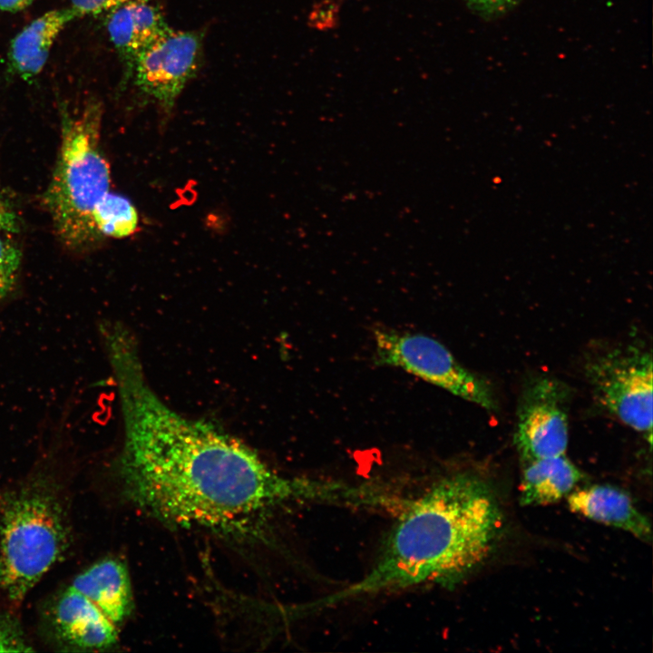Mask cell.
<instances>
[{"label": "cell", "instance_id": "cell-2", "mask_svg": "<svg viewBox=\"0 0 653 653\" xmlns=\"http://www.w3.org/2000/svg\"><path fill=\"white\" fill-rule=\"evenodd\" d=\"M502 522L484 478L470 471L443 477L405 505L362 579L305 609L424 584L453 586L492 554Z\"/></svg>", "mask_w": 653, "mask_h": 653}, {"label": "cell", "instance_id": "cell-17", "mask_svg": "<svg viewBox=\"0 0 653 653\" xmlns=\"http://www.w3.org/2000/svg\"><path fill=\"white\" fill-rule=\"evenodd\" d=\"M468 7L483 19L492 20L510 12L520 0H463Z\"/></svg>", "mask_w": 653, "mask_h": 653}, {"label": "cell", "instance_id": "cell-8", "mask_svg": "<svg viewBox=\"0 0 653 653\" xmlns=\"http://www.w3.org/2000/svg\"><path fill=\"white\" fill-rule=\"evenodd\" d=\"M202 40L200 31L171 28L138 56L132 75L134 84L165 112L171 111L199 70Z\"/></svg>", "mask_w": 653, "mask_h": 653}, {"label": "cell", "instance_id": "cell-7", "mask_svg": "<svg viewBox=\"0 0 653 653\" xmlns=\"http://www.w3.org/2000/svg\"><path fill=\"white\" fill-rule=\"evenodd\" d=\"M570 393L560 380L542 376L523 390L517 410L514 443L523 463L565 454Z\"/></svg>", "mask_w": 653, "mask_h": 653}, {"label": "cell", "instance_id": "cell-5", "mask_svg": "<svg viewBox=\"0 0 653 653\" xmlns=\"http://www.w3.org/2000/svg\"><path fill=\"white\" fill-rule=\"evenodd\" d=\"M583 370L595 400L651 444V352L638 343L601 346L586 356Z\"/></svg>", "mask_w": 653, "mask_h": 653}, {"label": "cell", "instance_id": "cell-13", "mask_svg": "<svg viewBox=\"0 0 653 653\" xmlns=\"http://www.w3.org/2000/svg\"><path fill=\"white\" fill-rule=\"evenodd\" d=\"M520 502L548 505L567 497L581 479V473L565 455L523 463Z\"/></svg>", "mask_w": 653, "mask_h": 653}, {"label": "cell", "instance_id": "cell-18", "mask_svg": "<svg viewBox=\"0 0 653 653\" xmlns=\"http://www.w3.org/2000/svg\"><path fill=\"white\" fill-rule=\"evenodd\" d=\"M130 0H70V8L76 16L109 14Z\"/></svg>", "mask_w": 653, "mask_h": 653}, {"label": "cell", "instance_id": "cell-14", "mask_svg": "<svg viewBox=\"0 0 653 653\" xmlns=\"http://www.w3.org/2000/svg\"><path fill=\"white\" fill-rule=\"evenodd\" d=\"M138 221L132 203L110 191L98 201L93 211V222L100 237H128L137 229Z\"/></svg>", "mask_w": 653, "mask_h": 653}, {"label": "cell", "instance_id": "cell-6", "mask_svg": "<svg viewBox=\"0 0 653 653\" xmlns=\"http://www.w3.org/2000/svg\"><path fill=\"white\" fill-rule=\"evenodd\" d=\"M375 341L378 363L399 367L486 410L497 408L489 382L463 367L437 340L377 329Z\"/></svg>", "mask_w": 653, "mask_h": 653}, {"label": "cell", "instance_id": "cell-10", "mask_svg": "<svg viewBox=\"0 0 653 653\" xmlns=\"http://www.w3.org/2000/svg\"><path fill=\"white\" fill-rule=\"evenodd\" d=\"M171 27L151 0H130L108 14L107 31L122 65V81L132 79L138 56Z\"/></svg>", "mask_w": 653, "mask_h": 653}, {"label": "cell", "instance_id": "cell-3", "mask_svg": "<svg viewBox=\"0 0 653 653\" xmlns=\"http://www.w3.org/2000/svg\"><path fill=\"white\" fill-rule=\"evenodd\" d=\"M102 117V103L96 100L73 112L61 108L60 148L44 203L59 239L73 249L101 238L93 211L111 182L110 167L99 146Z\"/></svg>", "mask_w": 653, "mask_h": 653}, {"label": "cell", "instance_id": "cell-9", "mask_svg": "<svg viewBox=\"0 0 653 653\" xmlns=\"http://www.w3.org/2000/svg\"><path fill=\"white\" fill-rule=\"evenodd\" d=\"M52 616L59 638L73 648L102 649L117 641L118 616L85 570L58 596Z\"/></svg>", "mask_w": 653, "mask_h": 653}, {"label": "cell", "instance_id": "cell-16", "mask_svg": "<svg viewBox=\"0 0 653 653\" xmlns=\"http://www.w3.org/2000/svg\"><path fill=\"white\" fill-rule=\"evenodd\" d=\"M21 627L10 616L0 615V652L31 651Z\"/></svg>", "mask_w": 653, "mask_h": 653}, {"label": "cell", "instance_id": "cell-4", "mask_svg": "<svg viewBox=\"0 0 653 653\" xmlns=\"http://www.w3.org/2000/svg\"><path fill=\"white\" fill-rule=\"evenodd\" d=\"M59 497L43 482L7 492L0 505V590L20 603L57 562L68 544Z\"/></svg>", "mask_w": 653, "mask_h": 653}, {"label": "cell", "instance_id": "cell-20", "mask_svg": "<svg viewBox=\"0 0 653 653\" xmlns=\"http://www.w3.org/2000/svg\"><path fill=\"white\" fill-rule=\"evenodd\" d=\"M34 0H0V11L17 13L33 4Z\"/></svg>", "mask_w": 653, "mask_h": 653}, {"label": "cell", "instance_id": "cell-11", "mask_svg": "<svg viewBox=\"0 0 653 653\" xmlns=\"http://www.w3.org/2000/svg\"><path fill=\"white\" fill-rule=\"evenodd\" d=\"M569 508L597 522L616 527L639 540L651 542V525L633 504L629 495L610 485H592L571 492Z\"/></svg>", "mask_w": 653, "mask_h": 653}, {"label": "cell", "instance_id": "cell-12", "mask_svg": "<svg viewBox=\"0 0 653 653\" xmlns=\"http://www.w3.org/2000/svg\"><path fill=\"white\" fill-rule=\"evenodd\" d=\"M75 18L70 7L53 9L25 25L10 44L7 54L10 72L25 81L34 79L45 66L59 34Z\"/></svg>", "mask_w": 653, "mask_h": 653}, {"label": "cell", "instance_id": "cell-15", "mask_svg": "<svg viewBox=\"0 0 653 653\" xmlns=\"http://www.w3.org/2000/svg\"><path fill=\"white\" fill-rule=\"evenodd\" d=\"M14 235L0 231V301L13 290L22 262V251Z\"/></svg>", "mask_w": 653, "mask_h": 653}, {"label": "cell", "instance_id": "cell-19", "mask_svg": "<svg viewBox=\"0 0 653 653\" xmlns=\"http://www.w3.org/2000/svg\"><path fill=\"white\" fill-rule=\"evenodd\" d=\"M0 231L17 233L19 231V220L16 211L0 189Z\"/></svg>", "mask_w": 653, "mask_h": 653}, {"label": "cell", "instance_id": "cell-1", "mask_svg": "<svg viewBox=\"0 0 653 653\" xmlns=\"http://www.w3.org/2000/svg\"><path fill=\"white\" fill-rule=\"evenodd\" d=\"M117 387L125 492L161 521L233 532L290 501H343L341 483L289 478L212 423L168 406L145 378L137 343L117 333L104 344Z\"/></svg>", "mask_w": 653, "mask_h": 653}]
</instances>
